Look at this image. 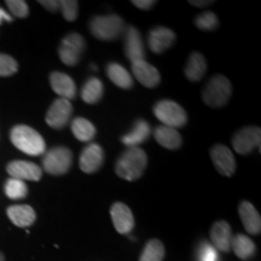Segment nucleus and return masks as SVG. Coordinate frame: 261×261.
I'll return each instance as SVG.
<instances>
[{
	"instance_id": "423d86ee",
	"label": "nucleus",
	"mask_w": 261,
	"mask_h": 261,
	"mask_svg": "<svg viewBox=\"0 0 261 261\" xmlns=\"http://www.w3.org/2000/svg\"><path fill=\"white\" fill-rule=\"evenodd\" d=\"M73 163V154L68 148L57 146L45 154L42 159V168L52 175H62L69 171Z\"/></svg>"
},
{
	"instance_id": "2eb2a0df",
	"label": "nucleus",
	"mask_w": 261,
	"mask_h": 261,
	"mask_svg": "<svg viewBox=\"0 0 261 261\" xmlns=\"http://www.w3.org/2000/svg\"><path fill=\"white\" fill-rule=\"evenodd\" d=\"M125 52L128 60L132 62L145 61V48L138 29L127 27L125 33Z\"/></svg>"
},
{
	"instance_id": "9b49d317",
	"label": "nucleus",
	"mask_w": 261,
	"mask_h": 261,
	"mask_svg": "<svg viewBox=\"0 0 261 261\" xmlns=\"http://www.w3.org/2000/svg\"><path fill=\"white\" fill-rule=\"evenodd\" d=\"M6 171H8L11 178L23 181H38L40 180L42 175V169L38 165L28 161H21V160L10 162L8 167H6Z\"/></svg>"
},
{
	"instance_id": "473e14b6",
	"label": "nucleus",
	"mask_w": 261,
	"mask_h": 261,
	"mask_svg": "<svg viewBox=\"0 0 261 261\" xmlns=\"http://www.w3.org/2000/svg\"><path fill=\"white\" fill-rule=\"evenodd\" d=\"M62 15L67 21L73 22L77 18V14H79V3L76 0H63L61 2Z\"/></svg>"
},
{
	"instance_id": "a878e982",
	"label": "nucleus",
	"mask_w": 261,
	"mask_h": 261,
	"mask_svg": "<svg viewBox=\"0 0 261 261\" xmlns=\"http://www.w3.org/2000/svg\"><path fill=\"white\" fill-rule=\"evenodd\" d=\"M71 132L80 142H89L96 136V127L91 121L84 117H76L71 122Z\"/></svg>"
},
{
	"instance_id": "4c0bfd02",
	"label": "nucleus",
	"mask_w": 261,
	"mask_h": 261,
	"mask_svg": "<svg viewBox=\"0 0 261 261\" xmlns=\"http://www.w3.org/2000/svg\"><path fill=\"white\" fill-rule=\"evenodd\" d=\"M190 4L194 6H200V8H203V6H210L212 4H214V2H207V0H205V2H195V0H191Z\"/></svg>"
},
{
	"instance_id": "20e7f679",
	"label": "nucleus",
	"mask_w": 261,
	"mask_h": 261,
	"mask_svg": "<svg viewBox=\"0 0 261 261\" xmlns=\"http://www.w3.org/2000/svg\"><path fill=\"white\" fill-rule=\"evenodd\" d=\"M123 28L122 18L117 15L96 16L90 22L91 33L103 41L116 40L123 33Z\"/></svg>"
},
{
	"instance_id": "ddd939ff",
	"label": "nucleus",
	"mask_w": 261,
	"mask_h": 261,
	"mask_svg": "<svg viewBox=\"0 0 261 261\" xmlns=\"http://www.w3.org/2000/svg\"><path fill=\"white\" fill-rule=\"evenodd\" d=\"M175 39V33L167 27H155L149 32L148 44L150 50L154 54H162L173 46Z\"/></svg>"
},
{
	"instance_id": "bb28decb",
	"label": "nucleus",
	"mask_w": 261,
	"mask_h": 261,
	"mask_svg": "<svg viewBox=\"0 0 261 261\" xmlns=\"http://www.w3.org/2000/svg\"><path fill=\"white\" fill-rule=\"evenodd\" d=\"M103 84L98 77H90L81 90V98L85 103L94 104L103 96Z\"/></svg>"
},
{
	"instance_id": "6ab92c4d",
	"label": "nucleus",
	"mask_w": 261,
	"mask_h": 261,
	"mask_svg": "<svg viewBox=\"0 0 261 261\" xmlns=\"http://www.w3.org/2000/svg\"><path fill=\"white\" fill-rule=\"evenodd\" d=\"M238 213H240L241 220H242L243 226L247 232L250 234H259L261 231V218L256 208L248 201L241 202L238 207Z\"/></svg>"
},
{
	"instance_id": "cd10ccee",
	"label": "nucleus",
	"mask_w": 261,
	"mask_h": 261,
	"mask_svg": "<svg viewBox=\"0 0 261 261\" xmlns=\"http://www.w3.org/2000/svg\"><path fill=\"white\" fill-rule=\"evenodd\" d=\"M165 246L160 240H150L139 256V261H163Z\"/></svg>"
},
{
	"instance_id": "412c9836",
	"label": "nucleus",
	"mask_w": 261,
	"mask_h": 261,
	"mask_svg": "<svg viewBox=\"0 0 261 261\" xmlns=\"http://www.w3.org/2000/svg\"><path fill=\"white\" fill-rule=\"evenodd\" d=\"M207 71V62L200 52H192L185 65V76L192 83L202 80Z\"/></svg>"
},
{
	"instance_id": "c756f323",
	"label": "nucleus",
	"mask_w": 261,
	"mask_h": 261,
	"mask_svg": "<svg viewBox=\"0 0 261 261\" xmlns=\"http://www.w3.org/2000/svg\"><path fill=\"white\" fill-rule=\"evenodd\" d=\"M195 24L198 29L202 31H214L219 27V19L214 12H203V14L198 15L195 19Z\"/></svg>"
},
{
	"instance_id": "e433bc0d",
	"label": "nucleus",
	"mask_w": 261,
	"mask_h": 261,
	"mask_svg": "<svg viewBox=\"0 0 261 261\" xmlns=\"http://www.w3.org/2000/svg\"><path fill=\"white\" fill-rule=\"evenodd\" d=\"M3 21L11 22L12 21V16L9 15L8 12L4 11V10H3V9H0V24H2Z\"/></svg>"
},
{
	"instance_id": "0eeeda50",
	"label": "nucleus",
	"mask_w": 261,
	"mask_h": 261,
	"mask_svg": "<svg viewBox=\"0 0 261 261\" xmlns=\"http://www.w3.org/2000/svg\"><path fill=\"white\" fill-rule=\"evenodd\" d=\"M85 51V39L77 33H69L63 38L58 55L65 65L74 67L79 63Z\"/></svg>"
},
{
	"instance_id": "4be33fe9",
	"label": "nucleus",
	"mask_w": 261,
	"mask_h": 261,
	"mask_svg": "<svg viewBox=\"0 0 261 261\" xmlns=\"http://www.w3.org/2000/svg\"><path fill=\"white\" fill-rule=\"evenodd\" d=\"M155 139L160 145L168 150L179 149L182 142L179 130L168 126H159L155 129Z\"/></svg>"
},
{
	"instance_id": "aec40b11",
	"label": "nucleus",
	"mask_w": 261,
	"mask_h": 261,
	"mask_svg": "<svg viewBox=\"0 0 261 261\" xmlns=\"http://www.w3.org/2000/svg\"><path fill=\"white\" fill-rule=\"evenodd\" d=\"M8 217L18 227H28L34 224L37 219V214L31 205L28 204H18L10 205L8 208Z\"/></svg>"
},
{
	"instance_id": "9d476101",
	"label": "nucleus",
	"mask_w": 261,
	"mask_h": 261,
	"mask_svg": "<svg viewBox=\"0 0 261 261\" xmlns=\"http://www.w3.org/2000/svg\"><path fill=\"white\" fill-rule=\"evenodd\" d=\"M211 158L217 171L225 177H231L236 171L234 156L227 146L223 144L213 146V149L211 150Z\"/></svg>"
},
{
	"instance_id": "393cba45",
	"label": "nucleus",
	"mask_w": 261,
	"mask_h": 261,
	"mask_svg": "<svg viewBox=\"0 0 261 261\" xmlns=\"http://www.w3.org/2000/svg\"><path fill=\"white\" fill-rule=\"evenodd\" d=\"M107 74L108 77L112 80V83L119 86L120 89L128 90L133 86V79L130 74L119 63H114L113 62V63L108 64Z\"/></svg>"
},
{
	"instance_id": "f3484780",
	"label": "nucleus",
	"mask_w": 261,
	"mask_h": 261,
	"mask_svg": "<svg viewBox=\"0 0 261 261\" xmlns=\"http://www.w3.org/2000/svg\"><path fill=\"white\" fill-rule=\"evenodd\" d=\"M212 246L217 250L223 253H228L231 250V240H232V232L231 226L226 221H217L211 230Z\"/></svg>"
},
{
	"instance_id": "f8f14e48",
	"label": "nucleus",
	"mask_w": 261,
	"mask_h": 261,
	"mask_svg": "<svg viewBox=\"0 0 261 261\" xmlns=\"http://www.w3.org/2000/svg\"><path fill=\"white\" fill-rule=\"evenodd\" d=\"M103 162L104 151L102 146L97 144V143H92V144L87 145L81 152L79 166L83 172L87 173V174H92V173L97 172L98 169L102 167Z\"/></svg>"
},
{
	"instance_id": "c85d7f7f",
	"label": "nucleus",
	"mask_w": 261,
	"mask_h": 261,
	"mask_svg": "<svg viewBox=\"0 0 261 261\" xmlns=\"http://www.w3.org/2000/svg\"><path fill=\"white\" fill-rule=\"evenodd\" d=\"M5 195L11 200H21L24 198L28 194V188L23 180L18 179H9L5 182Z\"/></svg>"
},
{
	"instance_id": "a211bd4d",
	"label": "nucleus",
	"mask_w": 261,
	"mask_h": 261,
	"mask_svg": "<svg viewBox=\"0 0 261 261\" xmlns=\"http://www.w3.org/2000/svg\"><path fill=\"white\" fill-rule=\"evenodd\" d=\"M50 85L54 92L64 99L70 100L76 96V85L69 75L61 71H54L50 75Z\"/></svg>"
},
{
	"instance_id": "dca6fc26",
	"label": "nucleus",
	"mask_w": 261,
	"mask_h": 261,
	"mask_svg": "<svg viewBox=\"0 0 261 261\" xmlns=\"http://www.w3.org/2000/svg\"><path fill=\"white\" fill-rule=\"evenodd\" d=\"M132 71L136 79L148 89H154L161 83V75H160L159 70L146 61L133 62Z\"/></svg>"
},
{
	"instance_id": "c9c22d12",
	"label": "nucleus",
	"mask_w": 261,
	"mask_h": 261,
	"mask_svg": "<svg viewBox=\"0 0 261 261\" xmlns=\"http://www.w3.org/2000/svg\"><path fill=\"white\" fill-rule=\"evenodd\" d=\"M132 4L140 10H150L156 5V2L155 0H133Z\"/></svg>"
},
{
	"instance_id": "6e6552de",
	"label": "nucleus",
	"mask_w": 261,
	"mask_h": 261,
	"mask_svg": "<svg viewBox=\"0 0 261 261\" xmlns=\"http://www.w3.org/2000/svg\"><path fill=\"white\" fill-rule=\"evenodd\" d=\"M261 140V130L259 127L248 126L240 129L236 135L233 136L232 145L240 155H248L253 151L254 149L260 148Z\"/></svg>"
},
{
	"instance_id": "39448f33",
	"label": "nucleus",
	"mask_w": 261,
	"mask_h": 261,
	"mask_svg": "<svg viewBox=\"0 0 261 261\" xmlns=\"http://www.w3.org/2000/svg\"><path fill=\"white\" fill-rule=\"evenodd\" d=\"M154 114L163 123V126L172 127L175 129L185 126L188 122V115L184 108L173 100H160L154 107Z\"/></svg>"
},
{
	"instance_id": "58836bf2",
	"label": "nucleus",
	"mask_w": 261,
	"mask_h": 261,
	"mask_svg": "<svg viewBox=\"0 0 261 261\" xmlns=\"http://www.w3.org/2000/svg\"><path fill=\"white\" fill-rule=\"evenodd\" d=\"M0 261H5V256H4V254H3L2 252H0Z\"/></svg>"
},
{
	"instance_id": "b1692460",
	"label": "nucleus",
	"mask_w": 261,
	"mask_h": 261,
	"mask_svg": "<svg viewBox=\"0 0 261 261\" xmlns=\"http://www.w3.org/2000/svg\"><path fill=\"white\" fill-rule=\"evenodd\" d=\"M231 249L242 260L250 259L256 252L255 243L249 237L241 233L232 236V240H231Z\"/></svg>"
},
{
	"instance_id": "1a4fd4ad",
	"label": "nucleus",
	"mask_w": 261,
	"mask_h": 261,
	"mask_svg": "<svg viewBox=\"0 0 261 261\" xmlns=\"http://www.w3.org/2000/svg\"><path fill=\"white\" fill-rule=\"evenodd\" d=\"M71 114H73V106L70 100L58 98L47 110L46 123L51 128L61 129L70 121Z\"/></svg>"
},
{
	"instance_id": "72a5a7b5",
	"label": "nucleus",
	"mask_w": 261,
	"mask_h": 261,
	"mask_svg": "<svg viewBox=\"0 0 261 261\" xmlns=\"http://www.w3.org/2000/svg\"><path fill=\"white\" fill-rule=\"evenodd\" d=\"M6 5L15 17L25 18L29 15V8L23 0H8Z\"/></svg>"
},
{
	"instance_id": "f03ea898",
	"label": "nucleus",
	"mask_w": 261,
	"mask_h": 261,
	"mask_svg": "<svg viewBox=\"0 0 261 261\" xmlns=\"http://www.w3.org/2000/svg\"><path fill=\"white\" fill-rule=\"evenodd\" d=\"M11 138L12 144L24 154L31 156H39L44 154L46 150L45 140L39 133L32 127L25 125L15 126L11 129Z\"/></svg>"
},
{
	"instance_id": "4468645a",
	"label": "nucleus",
	"mask_w": 261,
	"mask_h": 261,
	"mask_svg": "<svg viewBox=\"0 0 261 261\" xmlns=\"http://www.w3.org/2000/svg\"><path fill=\"white\" fill-rule=\"evenodd\" d=\"M110 215L116 231L121 234H127L135 227V218L128 205L121 202H116L110 208Z\"/></svg>"
},
{
	"instance_id": "7c9ffc66",
	"label": "nucleus",
	"mask_w": 261,
	"mask_h": 261,
	"mask_svg": "<svg viewBox=\"0 0 261 261\" xmlns=\"http://www.w3.org/2000/svg\"><path fill=\"white\" fill-rule=\"evenodd\" d=\"M18 64L15 58L5 54H0V76H11L17 73Z\"/></svg>"
},
{
	"instance_id": "7ed1b4c3",
	"label": "nucleus",
	"mask_w": 261,
	"mask_h": 261,
	"mask_svg": "<svg viewBox=\"0 0 261 261\" xmlns=\"http://www.w3.org/2000/svg\"><path fill=\"white\" fill-rule=\"evenodd\" d=\"M231 94H232V86L230 80L224 75H217L205 85L202 98L208 107L221 108L226 106Z\"/></svg>"
},
{
	"instance_id": "2f4dec72",
	"label": "nucleus",
	"mask_w": 261,
	"mask_h": 261,
	"mask_svg": "<svg viewBox=\"0 0 261 261\" xmlns=\"http://www.w3.org/2000/svg\"><path fill=\"white\" fill-rule=\"evenodd\" d=\"M197 261H219V254L212 243L204 241L197 248Z\"/></svg>"
},
{
	"instance_id": "5701e85b",
	"label": "nucleus",
	"mask_w": 261,
	"mask_h": 261,
	"mask_svg": "<svg viewBox=\"0 0 261 261\" xmlns=\"http://www.w3.org/2000/svg\"><path fill=\"white\" fill-rule=\"evenodd\" d=\"M150 125L145 120H138L130 129L129 133L123 136L122 143L128 148H138L139 144L144 143L150 136Z\"/></svg>"
},
{
	"instance_id": "f704fd0d",
	"label": "nucleus",
	"mask_w": 261,
	"mask_h": 261,
	"mask_svg": "<svg viewBox=\"0 0 261 261\" xmlns=\"http://www.w3.org/2000/svg\"><path fill=\"white\" fill-rule=\"evenodd\" d=\"M39 4L51 12H56L61 8V2H57V0H40Z\"/></svg>"
},
{
	"instance_id": "f257e3e1",
	"label": "nucleus",
	"mask_w": 261,
	"mask_h": 261,
	"mask_svg": "<svg viewBox=\"0 0 261 261\" xmlns=\"http://www.w3.org/2000/svg\"><path fill=\"white\" fill-rule=\"evenodd\" d=\"M148 165V156L140 148H128L120 156L115 165V172L120 178L135 181L144 173Z\"/></svg>"
}]
</instances>
